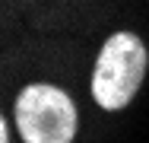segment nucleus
I'll return each mask as SVG.
<instances>
[{
    "mask_svg": "<svg viewBox=\"0 0 149 143\" xmlns=\"http://www.w3.org/2000/svg\"><path fill=\"white\" fill-rule=\"evenodd\" d=\"M143 73H146V48L136 35L130 32H118L105 41L98 64H95V73H92V95L102 108L114 111L124 108L133 92L143 83Z\"/></svg>",
    "mask_w": 149,
    "mask_h": 143,
    "instance_id": "obj_1",
    "label": "nucleus"
},
{
    "mask_svg": "<svg viewBox=\"0 0 149 143\" xmlns=\"http://www.w3.org/2000/svg\"><path fill=\"white\" fill-rule=\"evenodd\" d=\"M16 124L26 143H70L76 134V108L57 86L32 83L16 99Z\"/></svg>",
    "mask_w": 149,
    "mask_h": 143,
    "instance_id": "obj_2",
    "label": "nucleus"
},
{
    "mask_svg": "<svg viewBox=\"0 0 149 143\" xmlns=\"http://www.w3.org/2000/svg\"><path fill=\"white\" fill-rule=\"evenodd\" d=\"M0 143H6V124H3V118H0Z\"/></svg>",
    "mask_w": 149,
    "mask_h": 143,
    "instance_id": "obj_3",
    "label": "nucleus"
}]
</instances>
